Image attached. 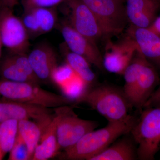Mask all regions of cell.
<instances>
[{
  "instance_id": "cell-1",
  "label": "cell",
  "mask_w": 160,
  "mask_h": 160,
  "mask_svg": "<svg viewBox=\"0 0 160 160\" xmlns=\"http://www.w3.org/2000/svg\"><path fill=\"white\" fill-rule=\"evenodd\" d=\"M137 121L131 115L124 121L108 122L104 128L89 132L74 146L64 151L65 158L90 160L109 147L120 137L130 133Z\"/></svg>"
},
{
  "instance_id": "cell-2",
  "label": "cell",
  "mask_w": 160,
  "mask_h": 160,
  "mask_svg": "<svg viewBox=\"0 0 160 160\" xmlns=\"http://www.w3.org/2000/svg\"><path fill=\"white\" fill-rule=\"evenodd\" d=\"M77 102L88 104L108 122L124 121L131 116L129 113L131 108L122 89L110 85H101L88 89Z\"/></svg>"
},
{
  "instance_id": "cell-3",
  "label": "cell",
  "mask_w": 160,
  "mask_h": 160,
  "mask_svg": "<svg viewBox=\"0 0 160 160\" xmlns=\"http://www.w3.org/2000/svg\"><path fill=\"white\" fill-rule=\"evenodd\" d=\"M0 95L20 102L54 108L68 105L71 100L42 89L39 85L26 82L0 80Z\"/></svg>"
},
{
  "instance_id": "cell-4",
  "label": "cell",
  "mask_w": 160,
  "mask_h": 160,
  "mask_svg": "<svg viewBox=\"0 0 160 160\" xmlns=\"http://www.w3.org/2000/svg\"><path fill=\"white\" fill-rule=\"evenodd\" d=\"M130 133L138 146V159L154 160L160 149V107L143 108Z\"/></svg>"
},
{
  "instance_id": "cell-5",
  "label": "cell",
  "mask_w": 160,
  "mask_h": 160,
  "mask_svg": "<svg viewBox=\"0 0 160 160\" xmlns=\"http://www.w3.org/2000/svg\"><path fill=\"white\" fill-rule=\"evenodd\" d=\"M57 118V132L60 149L64 151L74 146L83 136L94 130L98 122L79 117L68 105L54 108Z\"/></svg>"
},
{
  "instance_id": "cell-6",
  "label": "cell",
  "mask_w": 160,
  "mask_h": 160,
  "mask_svg": "<svg viewBox=\"0 0 160 160\" xmlns=\"http://www.w3.org/2000/svg\"><path fill=\"white\" fill-rule=\"evenodd\" d=\"M99 23L104 36L121 33L127 22L126 7L122 0H82Z\"/></svg>"
},
{
  "instance_id": "cell-7",
  "label": "cell",
  "mask_w": 160,
  "mask_h": 160,
  "mask_svg": "<svg viewBox=\"0 0 160 160\" xmlns=\"http://www.w3.org/2000/svg\"><path fill=\"white\" fill-rule=\"evenodd\" d=\"M28 32L21 18L12 9L3 6L0 11V39L10 54L27 53L30 43Z\"/></svg>"
},
{
  "instance_id": "cell-8",
  "label": "cell",
  "mask_w": 160,
  "mask_h": 160,
  "mask_svg": "<svg viewBox=\"0 0 160 160\" xmlns=\"http://www.w3.org/2000/svg\"><path fill=\"white\" fill-rule=\"evenodd\" d=\"M65 2L70 12L69 24L76 31L95 43L104 36L99 23L82 0H66Z\"/></svg>"
},
{
  "instance_id": "cell-9",
  "label": "cell",
  "mask_w": 160,
  "mask_h": 160,
  "mask_svg": "<svg viewBox=\"0 0 160 160\" xmlns=\"http://www.w3.org/2000/svg\"><path fill=\"white\" fill-rule=\"evenodd\" d=\"M54 116V109L6 99L0 100V123L9 120L32 119L44 124Z\"/></svg>"
},
{
  "instance_id": "cell-10",
  "label": "cell",
  "mask_w": 160,
  "mask_h": 160,
  "mask_svg": "<svg viewBox=\"0 0 160 160\" xmlns=\"http://www.w3.org/2000/svg\"><path fill=\"white\" fill-rule=\"evenodd\" d=\"M59 29L70 51L83 57L99 69H104L103 57L95 42L76 31L69 22H63Z\"/></svg>"
},
{
  "instance_id": "cell-11",
  "label": "cell",
  "mask_w": 160,
  "mask_h": 160,
  "mask_svg": "<svg viewBox=\"0 0 160 160\" xmlns=\"http://www.w3.org/2000/svg\"><path fill=\"white\" fill-rule=\"evenodd\" d=\"M103 58L104 69L112 73L123 75L138 51L137 47L131 38L118 43L109 42Z\"/></svg>"
},
{
  "instance_id": "cell-12",
  "label": "cell",
  "mask_w": 160,
  "mask_h": 160,
  "mask_svg": "<svg viewBox=\"0 0 160 160\" xmlns=\"http://www.w3.org/2000/svg\"><path fill=\"white\" fill-rule=\"evenodd\" d=\"M160 82L158 75L154 66L145 58L139 72L132 108L143 109Z\"/></svg>"
},
{
  "instance_id": "cell-13",
  "label": "cell",
  "mask_w": 160,
  "mask_h": 160,
  "mask_svg": "<svg viewBox=\"0 0 160 160\" xmlns=\"http://www.w3.org/2000/svg\"><path fill=\"white\" fill-rule=\"evenodd\" d=\"M32 68L40 81H51L52 74L58 66L55 52L49 45H38L28 54Z\"/></svg>"
},
{
  "instance_id": "cell-14",
  "label": "cell",
  "mask_w": 160,
  "mask_h": 160,
  "mask_svg": "<svg viewBox=\"0 0 160 160\" xmlns=\"http://www.w3.org/2000/svg\"><path fill=\"white\" fill-rule=\"evenodd\" d=\"M129 37L134 41L138 51L152 65L160 69V36L148 29L131 26Z\"/></svg>"
},
{
  "instance_id": "cell-15",
  "label": "cell",
  "mask_w": 160,
  "mask_h": 160,
  "mask_svg": "<svg viewBox=\"0 0 160 160\" xmlns=\"http://www.w3.org/2000/svg\"><path fill=\"white\" fill-rule=\"evenodd\" d=\"M126 13L132 26L148 29L155 20L160 3L153 0H126Z\"/></svg>"
},
{
  "instance_id": "cell-16",
  "label": "cell",
  "mask_w": 160,
  "mask_h": 160,
  "mask_svg": "<svg viewBox=\"0 0 160 160\" xmlns=\"http://www.w3.org/2000/svg\"><path fill=\"white\" fill-rule=\"evenodd\" d=\"M129 137L125 136L115 141L109 147L89 160L138 159L136 144L132 137Z\"/></svg>"
},
{
  "instance_id": "cell-17",
  "label": "cell",
  "mask_w": 160,
  "mask_h": 160,
  "mask_svg": "<svg viewBox=\"0 0 160 160\" xmlns=\"http://www.w3.org/2000/svg\"><path fill=\"white\" fill-rule=\"evenodd\" d=\"M57 126V118L54 114L53 119L43 131L39 143L35 150L32 160L49 159L59 151Z\"/></svg>"
},
{
  "instance_id": "cell-18",
  "label": "cell",
  "mask_w": 160,
  "mask_h": 160,
  "mask_svg": "<svg viewBox=\"0 0 160 160\" xmlns=\"http://www.w3.org/2000/svg\"><path fill=\"white\" fill-rule=\"evenodd\" d=\"M48 126V125H43L30 119L18 121V132L28 146L32 160L35 150L39 143L43 131Z\"/></svg>"
},
{
  "instance_id": "cell-19",
  "label": "cell",
  "mask_w": 160,
  "mask_h": 160,
  "mask_svg": "<svg viewBox=\"0 0 160 160\" xmlns=\"http://www.w3.org/2000/svg\"><path fill=\"white\" fill-rule=\"evenodd\" d=\"M136 54L123 74L125 79L123 92L131 108L134 99L136 86L140 68L146 58L138 51L137 52Z\"/></svg>"
},
{
  "instance_id": "cell-20",
  "label": "cell",
  "mask_w": 160,
  "mask_h": 160,
  "mask_svg": "<svg viewBox=\"0 0 160 160\" xmlns=\"http://www.w3.org/2000/svg\"><path fill=\"white\" fill-rule=\"evenodd\" d=\"M64 51L66 63L72 69L77 76L87 87L93 84L96 79L95 74L92 70L90 63L79 55L69 51Z\"/></svg>"
},
{
  "instance_id": "cell-21",
  "label": "cell",
  "mask_w": 160,
  "mask_h": 160,
  "mask_svg": "<svg viewBox=\"0 0 160 160\" xmlns=\"http://www.w3.org/2000/svg\"><path fill=\"white\" fill-rule=\"evenodd\" d=\"M18 121L9 120L0 123V157L2 159L14 146L18 131Z\"/></svg>"
},
{
  "instance_id": "cell-22",
  "label": "cell",
  "mask_w": 160,
  "mask_h": 160,
  "mask_svg": "<svg viewBox=\"0 0 160 160\" xmlns=\"http://www.w3.org/2000/svg\"><path fill=\"white\" fill-rule=\"evenodd\" d=\"M0 74L3 79L37 84L14 62L10 55L5 58L1 64Z\"/></svg>"
},
{
  "instance_id": "cell-23",
  "label": "cell",
  "mask_w": 160,
  "mask_h": 160,
  "mask_svg": "<svg viewBox=\"0 0 160 160\" xmlns=\"http://www.w3.org/2000/svg\"><path fill=\"white\" fill-rule=\"evenodd\" d=\"M39 26L41 35L47 33L54 29L58 23V14L55 7L31 9Z\"/></svg>"
},
{
  "instance_id": "cell-24",
  "label": "cell",
  "mask_w": 160,
  "mask_h": 160,
  "mask_svg": "<svg viewBox=\"0 0 160 160\" xmlns=\"http://www.w3.org/2000/svg\"><path fill=\"white\" fill-rule=\"evenodd\" d=\"M76 74L67 64L58 66L52 74L51 81L60 88L61 90L66 87L74 79Z\"/></svg>"
},
{
  "instance_id": "cell-25",
  "label": "cell",
  "mask_w": 160,
  "mask_h": 160,
  "mask_svg": "<svg viewBox=\"0 0 160 160\" xmlns=\"http://www.w3.org/2000/svg\"><path fill=\"white\" fill-rule=\"evenodd\" d=\"M9 160H32L28 146L18 132L14 146L10 152Z\"/></svg>"
},
{
  "instance_id": "cell-26",
  "label": "cell",
  "mask_w": 160,
  "mask_h": 160,
  "mask_svg": "<svg viewBox=\"0 0 160 160\" xmlns=\"http://www.w3.org/2000/svg\"><path fill=\"white\" fill-rule=\"evenodd\" d=\"M21 19L30 38L41 35L37 19L31 9L24 10Z\"/></svg>"
},
{
  "instance_id": "cell-27",
  "label": "cell",
  "mask_w": 160,
  "mask_h": 160,
  "mask_svg": "<svg viewBox=\"0 0 160 160\" xmlns=\"http://www.w3.org/2000/svg\"><path fill=\"white\" fill-rule=\"evenodd\" d=\"M66 0H22L24 10L38 8L56 7Z\"/></svg>"
},
{
  "instance_id": "cell-28",
  "label": "cell",
  "mask_w": 160,
  "mask_h": 160,
  "mask_svg": "<svg viewBox=\"0 0 160 160\" xmlns=\"http://www.w3.org/2000/svg\"><path fill=\"white\" fill-rule=\"evenodd\" d=\"M149 107H160V82L158 88L147 101L143 108Z\"/></svg>"
},
{
  "instance_id": "cell-29",
  "label": "cell",
  "mask_w": 160,
  "mask_h": 160,
  "mask_svg": "<svg viewBox=\"0 0 160 160\" xmlns=\"http://www.w3.org/2000/svg\"><path fill=\"white\" fill-rule=\"evenodd\" d=\"M148 29L160 36V16L155 19L151 26Z\"/></svg>"
},
{
  "instance_id": "cell-30",
  "label": "cell",
  "mask_w": 160,
  "mask_h": 160,
  "mask_svg": "<svg viewBox=\"0 0 160 160\" xmlns=\"http://www.w3.org/2000/svg\"><path fill=\"white\" fill-rule=\"evenodd\" d=\"M3 6H6L12 9L15 6H16L18 0H2Z\"/></svg>"
},
{
  "instance_id": "cell-31",
  "label": "cell",
  "mask_w": 160,
  "mask_h": 160,
  "mask_svg": "<svg viewBox=\"0 0 160 160\" xmlns=\"http://www.w3.org/2000/svg\"><path fill=\"white\" fill-rule=\"evenodd\" d=\"M3 6L2 2V0H0V11H1V9H2Z\"/></svg>"
},
{
  "instance_id": "cell-32",
  "label": "cell",
  "mask_w": 160,
  "mask_h": 160,
  "mask_svg": "<svg viewBox=\"0 0 160 160\" xmlns=\"http://www.w3.org/2000/svg\"><path fill=\"white\" fill-rule=\"evenodd\" d=\"M2 42H1V39H0V58H1V49H2Z\"/></svg>"
},
{
  "instance_id": "cell-33",
  "label": "cell",
  "mask_w": 160,
  "mask_h": 160,
  "mask_svg": "<svg viewBox=\"0 0 160 160\" xmlns=\"http://www.w3.org/2000/svg\"><path fill=\"white\" fill-rule=\"evenodd\" d=\"M153 1H155V2H157L160 3V0H153Z\"/></svg>"
},
{
  "instance_id": "cell-34",
  "label": "cell",
  "mask_w": 160,
  "mask_h": 160,
  "mask_svg": "<svg viewBox=\"0 0 160 160\" xmlns=\"http://www.w3.org/2000/svg\"><path fill=\"white\" fill-rule=\"evenodd\" d=\"M122 1H126V0H122Z\"/></svg>"
},
{
  "instance_id": "cell-35",
  "label": "cell",
  "mask_w": 160,
  "mask_h": 160,
  "mask_svg": "<svg viewBox=\"0 0 160 160\" xmlns=\"http://www.w3.org/2000/svg\"><path fill=\"white\" fill-rule=\"evenodd\" d=\"M2 159V158H1V157H0V160Z\"/></svg>"
},
{
  "instance_id": "cell-36",
  "label": "cell",
  "mask_w": 160,
  "mask_h": 160,
  "mask_svg": "<svg viewBox=\"0 0 160 160\" xmlns=\"http://www.w3.org/2000/svg\"></svg>"
}]
</instances>
